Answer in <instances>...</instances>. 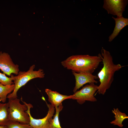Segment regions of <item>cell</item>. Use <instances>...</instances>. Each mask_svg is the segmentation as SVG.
<instances>
[{
	"mask_svg": "<svg viewBox=\"0 0 128 128\" xmlns=\"http://www.w3.org/2000/svg\"><path fill=\"white\" fill-rule=\"evenodd\" d=\"M42 98L45 101L48 110L47 113L45 117L42 119H38L34 118L31 114L30 109L33 108L32 105L30 103H27L23 101L22 97L21 98V101L27 106V109L26 111L29 116L30 118L29 125L32 128H49V119L52 118L54 115L55 109L54 107L51 104H48L43 97H42Z\"/></svg>",
	"mask_w": 128,
	"mask_h": 128,
	"instance_id": "obj_5",
	"label": "cell"
},
{
	"mask_svg": "<svg viewBox=\"0 0 128 128\" xmlns=\"http://www.w3.org/2000/svg\"><path fill=\"white\" fill-rule=\"evenodd\" d=\"M14 87V84L4 85L0 83V102H6L8 95L13 91Z\"/></svg>",
	"mask_w": 128,
	"mask_h": 128,
	"instance_id": "obj_14",
	"label": "cell"
},
{
	"mask_svg": "<svg viewBox=\"0 0 128 128\" xmlns=\"http://www.w3.org/2000/svg\"><path fill=\"white\" fill-rule=\"evenodd\" d=\"M6 126L8 128H32L29 124L20 123L19 122L9 120Z\"/></svg>",
	"mask_w": 128,
	"mask_h": 128,
	"instance_id": "obj_16",
	"label": "cell"
},
{
	"mask_svg": "<svg viewBox=\"0 0 128 128\" xmlns=\"http://www.w3.org/2000/svg\"><path fill=\"white\" fill-rule=\"evenodd\" d=\"M0 128H8L6 126H0Z\"/></svg>",
	"mask_w": 128,
	"mask_h": 128,
	"instance_id": "obj_18",
	"label": "cell"
},
{
	"mask_svg": "<svg viewBox=\"0 0 128 128\" xmlns=\"http://www.w3.org/2000/svg\"><path fill=\"white\" fill-rule=\"evenodd\" d=\"M45 91L47 95L48 101L55 108L62 105V103L64 100L71 99L72 95L67 96L61 94L56 91L46 88Z\"/></svg>",
	"mask_w": 128,
	"mask_h": 128,
	"instance_id": "obj_10",
	"label": "cell"
},
{
	"mask_svg": "<svg viewBox=\"0 0 128 128\" xmlns=\"http://www.w3.org/2000/svg\"><path fill=\"white\" fill-rule=\"evenodd\" d=\"M97 86L93 83L86 85L81 90L72 95L71 99L76 100L77 102L81 105L83 104L87 101H96L97 100L95 96L97 90Z\"/></svg>",
	"mask_w": 128,
	"mask_h": 128,
	"instance_id": "obj_6",
	"label": "cell"
},
{
	"mask_svg": "<svg viewBox=\"0 0 128 128\" xmlns=\"http://www.w3.org/2000/svg\"><path fill=\"white\" fill-rule=\"evenodd\" d=\"M128 1L126 0H105L103 7L108 14L120 17L122 16Z\"/></svg>",
	"mask_w": 128,
	"mask_h": 128,
	"instance_id": "obj_7",
	"label": "cell"
},
{
	"mask_svg": "<svg viewBox=\"0 0 128 128\" xmlns=\"http://www.w3.org/2000/svg\"><path fill=\"white\" fill-rule=\"evenodd\" d=\"M102 61L101 55L97 56L77 55L71 56L61 62L62 66L77 73L92 74Z\"/></svg>",
	"mask_w": 128,
	"mask_h": 128,
	"instance_id": "obj_2",
	"label": "cell"
},
{
	"mask_svg": "<svg viewBox=\"0 0 128 128\" xmlns=\"http://www.w3.org/2000/svg\"><path fill=\"white\" fill-rule=\"evenodd\" d=\"M12 74L10 76L11 77H8L6 76L5 74L0 72V83L4 85H11L14 84Z\"/></svg>",
	"mask_w": 128,
	"mask_h": 128,
	"instance_id": "obj_17",
	"label": "cell"
},
{
	"mask_svg": "<svg viewBox=\"0 0 128 128\" xmlns=\"http://www.w3.org/2000/svg\"><path fill=\"white\" fill-rule=\"evenodd\" d=\"M112 112L114 114L115 119L110 122V123L122 128L123 125L122 123L125 119H128V116L124 113L120 111L118 108H114Z\"/></svg>",
	"mask_w": 128,
	"mask_h": 128,
	"instance_id": "obj_12",
	"label": "cell"
},
{
	"mask_svg": "<svg viewBox=\"0 0 128 128\" xmlns=\"http://www.w3.org/2000/svg\"><path fill=\"white\" fill-rule=\"evenodd\" d=\"M8 116L9 120L16 121L20 123L29 124L30 118L26 111L27 106L24 103L21 104L17 98L8 99Z\"/></svg>",
	"mask_w": 128,
	"mask_h": 128,
	"instance_id": "obj_4",
	"label": "cell"
},
{
	"mask_svg": "<svg viewBox=\"0 0 128 128\" xmlns=\"http://www.w3.org/2000/svg\"><path fill=\"white\" fill-rule=\"evenodd\" d=\"M101 55L103 66L97 74L100 84L98 86L97 92L104 95L106 90L110 88L113 81L115 72L124 66L119 64H114L110 53L103 48Z\"/></svg>",
	"mask_w": 128,
	"mask_h": 128,
	"instance_id": "obj_1",
	"label": "cell"
},
{
	"mask_svg": "<svg viewBox=\"0 0 128 128\" xmlns=\"http://www.w3.org/2000/svg\"><path fill=\"white\" fill-rule=\"evenodd\" d=\"M0 69L9 76L12 73L17 75L19 71V65L14 63L10 55L1 52H0Z\"/></svg>",
	"mask_w": 128,
	"mask_h": 128,
	"instance_id": "obj_8",
	"label": "cell"
},
{
	"mask_svg": "<svg viewBox=\"0 0 128 128\" xmlns=\"http://www.w3.org/2000/svg\"><path fill=\"white\" fill-rule=\"evenodd\" d=\"M115 22V26L113 33L109 37V41L110 42L118 35L121 30L128 25V19L122 16L115 18L112 17Z\"/></svg>",
	"mask_w": 128,
	"mask_h": 128,
	"instance_id": "obj_11",
	"label": "cell"
},
{
	"mask_svg": "<svg viewBox=\"0 0 128 128\" xmlns=\"http://www.w3.org/2000/svg\"><path fill=\"white\" fill-rule=\"evenodd\" d=\"M8 107V102L0 103V126H6L9 121Z\"/></svg>",
	"mask_w": 128,
	"mask_h": 128,
	"instance_id": "obj_13",
	"label": "cell"
},
{
	"mask_svg": "<svg viewBox=\"0 0 128 128\" xmlns=\"http://www.w3.org/2000/svg\"><path fill=\"white\" fill-rule=\"evenodd\" d=\"M75 80V86L73 90L74 93L85 84L89 83H96L98 82L96 79L98 78L97 76L87 73H77L72 71Z\"/></svg>",
	"mask_w": 128,
	"mask_h": 128,
	"instance_id": "obj_9",
	"label": "cell"
},
{
	"mask_svg": "<svg viewBox=\"0 0 128 128\" xmlns=\"http://www.w3.org/2000/svg\"><path fill=\"white\" fill-rule=\"evenodd\" d=\"M63 108V106L61 105L55 108L56 112L53 118L52 117L49 119V128H62L60 126L59 116V113Z\"/></svg>",
	"mask_w": 128,
	"mask_h": 128,
	"instance_id": "obj_15",
	"label": "cell"
},
{
	"mask_svg": "<svg viewBox=\"0 0 128 128\" xmlns=\"http://www.w3.org/2000/svg\"><path fill=\"white\" fill-rule=\"evenodd\" d=\"M35 66V65L33 64L27 71H19L16 76L12 74L14 87L13 91L8 95L7 98L14 99L17 98V92L19 89L28 81L35 78L44 77L45 74L43 70L40 69L37 71L34 70Z\"/></svg>",
	"mask_w": 128,
	"mask_h": 128,
	"instance_id": "obj_3",
	"label": "cell"
}]
</instances>
